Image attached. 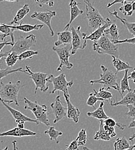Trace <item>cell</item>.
Here are the masks:
<instances>
[{
  "label": "cell",
  "instance_id": "2",
  "mask_svg": "<svg viewBox=\"0 0 135 150\" xmlns=\"http://www.w3.org/2000/svg\"><path fill=\"white\" fill-rule=\"evenodd\" d=\"M102 73L100 74V79L98 80H93L90 81L91 85L94 84H100L103 85V87L109 90L110 89H114L118 91V93L123 97V95L121 93L119 86L118 83V77L116 73L112 71H110L106 67L103 65H100Z\"/></svg>",
  "mask_w": 135,
  "mask_h": 150
},
{
  "label": "cell",
  "instance_id": "39",
  "mask_svg": "<svg viewBox=\"0 0 135 150\" xmlns=\"http://www.w3.org/2000/svg\"><path fill=\"white\" fill-rule=\"evenodd\" d=\"M36 4L39 7H43V5H48L50 7H53L54 5V0H35Z\"/></svg>",
  "mask_w": 135,
  "mask_h": 150
},
{
  "label": "cell",
  "instance_id": "26",
  "mask_svg": "<svg viewBox=\"0 0 135 150\" xmlns=\"http://www.w3.org/2000/svg\"><path fill=\"white\" fill-rule=\"evenodd\" d=\"M104 102H101L99 104V107L97 108L96 110H95L94 112H88L87 113V115L90 117H93L94 118H96L98 120H106L109 117L106 114V112L104 111Z\"/></svg>",
  "mask_w": 135,
  "mask_h": 150
},
{
  "label": "cell",
  "instance_id": "41",
  "mask_svg": "<svg viewBox=\"0 0 135 150\" xmlns=\"http://www.w3.org/2000/svg\"><path fill=\"white\" fill-rule=\"evenodd\" d=\"M67 148L65 150H79V146L76 140H73L69 145L66 146Z\"/></svg>",
  "mask_w": 135,
  "mask_h": 150
},
{
  "label": "cell",
  "instance_id": "20",
  "mask_svg": "<svg viewBox=\"0 0 135 150\" xmlns=\"http://www.w3.org/2000/svg\"><path fill=\"white\" fill-rule=\"evenodd\" d=\"M112 106L116 107L120 106L133 105L135 106V92L134 91H129L126 95L122 97V99L119 101H116L115 102H110Z\"/></svg>",
  "mask_w": 135,
  "mask_h": 150
},
{
  "label": "cell",
  "instance_id": "47",
  "mask_svg": "<svg viewBox=\"0 0 135 150\" xmlns=\"http://www.w3.org/2000/svg\"><path fill=\"white\" fill-rule=\"evenodd\" d=\"M9 35L8 34H0V41H4L6 38L9 37Z\"/></svg>",
  "mask_w": 135,
  "mask_h": 150
},
{
  "label": "cell",
  "instance_id": "44",
  "mask_svg": "<svg viewBox=\"0 0 135 150\" xmlns=\"http://www.w3.org/2000/svg\"><path fill=\"white\" fill-rule=\"evenodd\" d=\"M127 1H130L131 0H114L112 2H110V3H109V4H107V8H110L111 6H113L114 5H116L117 4H121L122 5L125 2Z\"/></svg>",
  "mask_w": 135,
  "mask_h": 150
},
{
  "label": "cell",
  "instance_id": "45",
  "mask_svg": "<svg viewBox=\"0 0 135 150\" xmlns=\"http://www.w3.org/2000/svg\"><path fill=\"white\" fill-rule=\"evenodd\" d=\"M128 79H131L135 84V69H134L133 71L129 75H128Z\"/></svg>",
  "mask_w": 135,
  "mask_h": 150
},
{
  "label": "cell",
  "instance_id": "27",
  "mask_svg": "<svg viewBox=\"0 0 135 150\" xmlns=\"http://www.w3.org/2000/svg\"><path fill=\"white\" fill-rule=\"evenodd\" d=\"M94 94L97 97L103 99L105 101H112L113 99V103L116 102V100L113 98V94L110 92L108 91V90L105 89L104 87H100L98 91L94 90Z\"/></svg>",
  "mask_w": 135,
  "mask_h": 150
},
{
  "label": "cell",
  "instance_id": "19",
  "mask_svg": "<svg viewBox=\"0 0 135 150\" xmlns=\"http://www.w3.org/2000/svg\"><path fill=\"white\" fill-rule=\"evenodd\" d=\"M58 39L54 42V46L59 47L71 44L72 42V32L71 31L64 30L61 32L57 33Z\"/></svg>",
  "mask_w": 135,
  "mask_h": 150
},
{
  "label": "cell",
  "instance_id": "48",
  "mask_svg": "<svg viewBox=\"0 0 135 150\" xmlns=\"http://www.w3.org/2000/svg\"><path fill=\"white\" fill-rule=\"evenodd\" d=\"M12 145H13V150H19L17 146V141L13 140L12 142Z\"/></svg>",
  "mask_w": 135,
  "mask_h": 150
},
{
  "label": "cell",
  "instance_id": "8",
  "mask_svg": "<svg viewBox=\"0 0 135 150\" xmlns=\"http://www.w3.org/2000/svg\"><path fill=\"white\" fill-rule=\"evenodd\" d=\"M72 32V50L71 55H75L78 50H84L87 46V40L86 38L87 36L86 33L81 31V26H78L76 28L74 27L71 28Z\"/></svg>",
  "mask_w": 135,
  "mask_h": 150
},
{
  "label": "cell",
  "instance_id": "5",
  "mask_svg": "<svg viewBox=\"0 0 135 150\" xmlns=\"http://www.w3.org/2000/svg\"><path fill=\"white\" fill-rule=\"evenodd\" d=\"M86 3V16L90 30L93 31L103 25L106 19L101 15L99 12L93 5V2L84 1Z\"/></svg>",
  "mask_w": 135,
  "mask_h": 150
},
{
  "label": "cell",
  "instance_id": "33",
  "mask_svg": "<svg viewBox=\"0 0 135 150\" xmlns=\"http://www.w3.org/2000/svg\"><path fill=\"white\" fill-rule=\"evenodd\" d=\"M132 1L129 2H125L122 6L119 8V11L124 15L126 16H131L133 13L134 11L132 10Z\"/></svg>",
  "mask_w": 135,
  "mask_h": 150
},
{
  "label": "cell",
  "instance_id": "37",
  "mask_svg": "<svg viewBox=\"0 0 135 150\" xmlns=\"http://www.w3.org/2000/svg\"><path fill=\"white\" fill-rule=\"evenodd\" d=\"M87 139V131L85 129H82L80 131L78 132L76 140L79 146H83L85 145L86 143Z\"/></svg>",
  "mask_w": 135,
  "mask_h": 150
},
{
  "label": "cell",
  "instance_id": "17",
  "mask_svg": "<svg viewBox=\"0 0 135 150\" xmlns=\"http://www.w3.org/2000/svg\"><path fill=\"white\" fill-rule=\"evenodd\" d=\"M81 5L79 3H77L75 0H71L69 2V7H70V20L68 23L65 26L64 30H69L71 27L72 22L80 15H82L84 13V11L78 8V5Z\"/></svg>",
  "mask_w": 135,
  "mask_h": 150
},
{
  "label": "cell",
  "instance_id": "36",
  "mask_svg": "<svg viewBox=\"0 0 135 150\" xmlns=\"http://www.w3.org/2000/svg\"><path fill=\"white\" fill-rule=\"evenodd\" d=\"M38 53V52L36 50H26L20 54L19 55V60L20 61H23L25 59H32L34 57L37 56Z\"/></svg>",
  "mask_w": 135,
  "mask_h": 150
},
{
  "label": "cell",
  "instance_id": "4",
  "mask_svg": "<svg viewBox=\"0 0 135 150\" xmlns=\"http://www.w3.org/2000/svg\"><path fill=\"white\" fill-rule=\"evenodd\" d=\"M22 100L24 103V109L33 112L39 124H43L46 126L50 125L47 108L45 105H40L37 101L33 102L26 97H24Z\"/></svg>",
  "mask_w": 135,
  "mask_h": 150
},
{
  "label": "cell",
  "instance_id": "32",
  "mask_svg": "<svg viewBox=\"0 0 135 150\" xmlns=\"http://www.w3.org/2000/svg\"><path fill=\"white\" fill-rule=\"evenodd\" d=\"M128 71H129V69H127L125 71L124 75L122 80H121V84H120L119 88H120L121 92L122 95L126 91H128V92L132 91L131 88H130V86L129 85V82H128V80H129L128 78Z\"/></svg>",
  "mask_w": 135,
  "mask_h": 150
},
{
  "label": "cell",
  "instance_id": "28",
  "mask_svg": "<svg viewBox=\"0 0 135 150\" xmlns=\"http://www.w3.org/2000/svg\"><path fill=\"white\" fill-rule=\"evenodd\" d=\"M130 146L131 145L125 137H118L114 142L115 150H125Z\"/></svg>",
  "mask_w": 135,
  "mask_h": 150
},
{
  "label": "cell",
  "instance_id": "31",
  "mask_svg": "<svg viewBox=\"0 0 135 150\" xmlns=\"http://www.w3.org/2000/svg\"><path fill=\"white\" fill-rule=\"evenodd\" d=\"M17 72L25 73V70H24L21 67H20L17 69H12V68L8 67L6 68H1L0 69V80H1L3 78L6 77L8 75Z\"/></svg>",
  "mask_w": 135,
  "mask_h": 150
},
{
  "label": "cell",
  "instance_id": "18",
  "mask_svg": "<svg viewBox=\"0 0 135 150\" xmlns=\"http://www.w3.org/2000/svg\"><path fill=\"white\" fill-rule=\"evenodd\" d=\"M112 23V21L109 18L106 19V21L103 25L98 28L95 31H93V33L87 36L86 39L87 40H90L93 42L96 41L102 37L104 34V31Z\"/></svg>",
  "mask_w": 135,
  "mask_h": 150
},
{
  "label": "cell",
  "instance_id": "42",
  "mask_svg": "<svg viewBox=\"0 0 135 150\" xmlns=\"http://www.w3.org/2000/svg\"><path fill=\"white\" fill-rule=\"evenodd\" d=\"M114 43L115 44H122V43H129V44H132V45H135V37L132 38H130V39H126L122 40H118L116 42H115Z\"/></svg>",
  "mask_w": 135,
  "mask_h": 150
},
{
  "label": "cell",
  "instance_id": "23",
  "mask_svg": "<svg viewBox=\"0 0 135 150\" xmlns=\"http://www.w3.org/2000/svg\"><path fill=\"white\" fill-rule=\"evenodd\" d=\"M104 34L113 43L119 40L120 35L116 23H112V24L104 31Z\"/></svg>",
  "mask_w": 135,
  "mask_h": 150
},
{
  "label": "cell",
  "instance_id": "21",
  "mask_svg": "<svg viewBox=\"0 0 135 150\" xmlns=\"http://www.w3.org/2000/svg\"><path fill=\"white\" fill-rule=\"evenodd\" d=\"M6 25L15 30H18L20 31L23 32L24 33H30L33 31L35 30H39L43 28V24H35V25H31V24H23L22 23L18 25H11L6 24Z\"/></svg>",
  "mask_w": 135,
  "mask_h": 150
},
{
  "label": "cell",
  "instance_id": "52",
  "mask_svg": "<svg viewBox=\"0 0 135 150\" xmlns=\"http://www.w3.org/2000/svg\"><path fill=\"white\" fill-rule=\"evenodd\" d=\"M3 1H8V2H19V0H0V2H3Z\"/></svg>",
  "mask_w": 135,
  "mask_h": 150
},
{
  "label": "cell",
  "instance_id": "1",
  "mask_svg": "<svg viewBox=\"0 0 135 150\" xmlns=\"http://www.w3.org/2000/svg\"><path fill=\"white\" fill-rule=\"evenodd\" d=\"M24 86L20 80L16 83L10 81L8 83L0 80V100L8 104L14 103L16 106H19L18 95L20 90Z\"/></svg>",
  "mask_w": 135,
  "mask_h": 150
},
{
  "label": "cell",
  "instance_id": "7",
  "mask_svg": "<svg viewBox=\"0 0 135 150\" xmlns=\"http://www.w3.org/2000/svg\"><path fill=\"white\" fill-rule=\"evenodd\" d=\"M24 74L28 75L34 81L35 85V95L37 94L38 90H40V91L43 93L47 92L49 90V82L47 81L49 75L43 72H34L31 71V67L28 65L25 66Z\"/></svg>",
  "mask_w": 135,
  "mask_h": 150
},
{
  "label": "cell",
  "instance_id": "49",
  "mask_svg": "<svg viewBox=\"0 0 135 150\" xmlns=\"http://www.w3.org/2000/svg\"><path fill=\"white\" fill-rule=\"evenodd\" d=\"M129 128H135V119L134 120H132V121L129 123L128 125Z\"/></svg>",
  "mask_w": 135,
  "mask_h": 150
},
{
  "label": "cell",
  "instance_id": "14",
  "mask_svg": "<svg viewBox=\"0 0 135 150\" xmlns=\"http://www.w3.org/2000/svg\"><path fill=\"white\" fill-rule=\"evenodd\" d=\"M0 102L2 103L4 106L12 114V117L15 120V121L17 124L19 122H29L35 123L38 125H39L38 121L36 119L34 120L30 117H28L27 116H26L25 115L23 114L21 112H20L19 110H18L16 109L12 108V107L9 106V105L5 103L4 102H3L1 100H0Z\"/></svg>",
  "mask_w": 135,
  "mask_h": 150
},
{
  "label": "cell",
  "instance_id": "15",
  "mask_svg": "<svg viewBox=\"0 0 135 150\" xmlns=\"http://www.w3.org/2000/svg\"><path fill=\"white\" fill-rule=\"evenodd\" d=\"M37 134V133L32 131L31 130L20 128L19 127H16L13 129H11L9 131L4 132L0 133L1 137H23L26 136H35Z\"/></svg>",
  "mask_w": 135,
  "mask_h": 150
},
{
  "label": "cell",
  "instance_id": "13",
  "mask_svg": "<svg viewBox=\"0 0 135 150\" xmlns=\"http://www.w3.org/2000/svg\"><path fill=\"white\" fill-rule=\"evenodd\" d=\"M50 108L55 117L53 121L54 124H57L66 116V107L64 106L59 95L56 97L54 102L50 104Z\"/></svg>",
  "mask_w": 135,
  "mask_h": 150
},
{
  "label": "cell",
  "instance_id": "11",
  "mask_svg": "<svg viewBox=\"0 0 135 150\" xmlns=\"http://www.w3.org/2000/svg\"><path fill=\"white\" fill-rule=\"evenodd\" d=\"M99 122V129L94 136V140L109 141L112 138L116 137L117 134L115 128L105 125L103 120H100Z\"/></svg>",
  "mask_w": 135,
  "mask_h": 150
},
{
  "label": "cell",
  "instance_id": "46",
  "mask_svg": "<svg viewBox=\"0 0 135 150\" xmlns=\"http://www.w3.org/2000/svg\"><path fill=\"white\" fill-rule=\"evenodd\" d=\"M9 52H2V53H0V64L2 63L3 62V59H5L8 54Z\"/></svg>",
  "mask_w": 135,
  "mask_h": 150
},
{
  "label": "cell",
  "instance_id": "50",
  "mask_svg": "<svg viewBox=\"0 0 135 150\" xmlns=\"http://www.w3.org/2000/svg\"><path fill=\"white\" fill-rule=\"evenodd\" d=\"M18 124V127L20 128H24V124H25V122H19L17 124Z\"/></svg>",
  "mask_w": 135,
  "mask_h": 150
},
{
  "label": "cell",
  "instance_id": "30",
  "mask_svg": "<svg viewBox=\"0 0 135 150\" xmlns=\"http://www.w3.org/2000/svg\"><path fill=\"white\" fill-rule=\"evenodd\" d=\"M19 61V55L15 52H9L5 61L8 68H12Z\"/></svg>",
  "mask_w": 135,
  "mask_h": 150
},
{
  "label": "cell",
  "instance_id": "58",
  "mask_svg": "<svg viewBox=\"0 0 135 150\" xmlns=\"http://www.w3.org/2000/svg\"><path fill=\"white\" fill-rule=\"evenodd\" d=\"M134 92H135V89H134Z\"/></svg>",
  "mask_w": 135,
  "mask_h": 150
},
{
  "label": "cell",
  "instance_id": "24",
  "mask_svg": "<svg viewBox=\"0 0 135 150\" xmlns=\"http://www.w3.org/2000/svg\"><path fill=\"white\" fill-rule=\"evenodd\" d=\"M109 13L111 16L115 17L117 20L121 21L124 25L128 29V31L130 34H131L134 37H135V23H131L129 22L127 20L124 18H122L118 16L117 12L115 10L113 12L109 11Z\"/></svg>",
  "mask_w": 135,
  "mask_h": 150
},
{
  "label": "cell",
  "instance_id": "22",
  "mask_svg": "<svg viewBox=\"0 0 135 150\" xmlns=\"http://www.w3.org/2000/svg\"><path fill=\"white\" fill-rule=\"evenodd\" d=\"M30 12V8L28 4L24 5L17 12L16 15L13 18L12 21H11V24H18L23 23V20L24 18L28 15L29 12Z\"/></svg>",
  "mask_w": 135,
  "mask_h": 150
},
{
  "label": "cell",
  "instance_id": "29",
  "mask_svg": "<svg viewBox=\"0 0 135 150\" xmlns=\"http://www.w3.org/2000/svg\"><path fill=\"white\" fill-rule=\"evenodd\" d=\"M45 134H47L51 141H55L56 144H59V140L58 138L59 136H62L63 133L62 132L57 130L54 127H50L48 129L45 131Z\"/></svg>",
  "mask_w": 135,
  "mask_h": 150
},
{
  "label": "cell",
  "instance_id": "43",
  "mask_svg": "<svg viewBox=\"0 0 135 150\" xmlns=\"http://www.w3.org/2000/svg\"><path fill=\"white\" fill-rule=\"evenodd\" d=\"M14 45L13 43H12V42H6V39H5L4 40V42H0V53H2L3 51V49L6 46H8L10 45L11 46H13Z\"/></svg>",
  "mask_w": 135,
  "mask_h": 150
},
{
  "label": "cell",
  "instance_id": "3",
  "mask_svg": "<svg viewBox=\"0 0 135 150\" xmlns=\"http://www.w3.org/2000/svg\"><path fill=\"white\" fill-rule=\"evenodd\" d=\"M93 50L100 55H109L117 58L119 56L118 45L112 42L105 34L98 40L93 42Z\"/></svg>",
  "mask_w": 135,
  "mask_h": 150
},
{
  "label": "cell",
  "instance_id": "53",
  "mask_svg": "<svg viewBox=\"0 0 135 150\" xmlns=\"http://www.w3.org/2000/svg\"><path fill=\"white\" fill-rule=\"evenodd\" d=\"M132 7L134 12H135V1H132Z\"/></svg>",
  "mask_w": 135,
  "mask_h": 150
},
{
  "label": "cell",
  "instance_id": "16",
  "mask_svg": "<svg viewBox=\"0 0 135 150\" xmlns=\"http://www.w3.org/2000/svg\"><path fill=\"white\" fill-rule=\"evenodd\" d=\"M64 97L66 103V117L69 119L72 120L74 122L77 123L79 121L80 112L79 109L75 106L70 100V95L64 94Z\"/></svg>",
  "mask_w": 135,
  "mask_h": 150
},
{
  "label": "cell",
  "instance_id": "34",
  "mask_svg": "<svg viewBox=\"0 0 135 150\" xmlns=\"http://www.w3.org/2000/svg\"><path fill=\"white\" fill-rule=\"evenodd\" d=\"M104 124L110 127H113L115 128L116 127H117L120 130H124L125 128L126 127V125L124 124H121L119 122H117L116 120L112 118L108 117L107 119L103 120Z\"/></svg>",
  "mask_w": 135,
  "mask_h": 150
},
{
  "label": "cell",
  "instance_id": "54",
  "mask_svg": "<svg viewBox=\"0 0 135 150\" xmlns=\"http://www.w3.org/2000/svg\"><path fill=\"white\" fill-rule=\"evenodd\" d=\"M135 149V144H133L132 146H130V147L129 148H128V149H127V150H134V149Z\"/></svg>",
  "mask_w": 135,
  "mask_h": 150
},
{
  "label": "cell",
  "instance_id": "57",
  "mask_svg": "<svg viewBox=\"0 0 135 150\" xmlns=\"http://www.w3.org/2000/svg\"><path fill=\"white\" fill-rule=\"evenodd\" d=\"M87 1H88V2H91V0H86Z\"/></svg>",
  "mask_w": 135,
  "mask_h": 150
},
{
  "label": "cell",
  "instance_id": "10",
  "mask_svg": "<svg viewBox=\"0 0 135 150\" xmlns=\"http://www.w3.org/2000/svg\"><path fill=\"white\" fill-rule=\"evenodd\" d=\"M37 37L34 34H30L25 37L21 36L15 42L9 52H13L19 55L21 53L30 50L31 47L34 46L37 43Z\"/></svg>",
  "mask_w": 135,
  "mask_h": 150
},
{
  "label": "cell",
  "instance_id": "59",
  "mask_svg": "<svg viewBox=\"0 0 135 150\" xmlns=\"http://www.w3.org/2000/svg\"><path fill=\"white\" fill-rule=\"evenodd\" d=\"M0 34H2V33H1V32H0Z\"/></svg>",
  "mask_w": 135,
  "mask_h": 150
},
{
  "label": "cell",
  "instance_id": "51",
  "mask_svg": "<svg viewBox=\"0 0 135 150\" xmlns=\"http://www.w3.org/2000/svg\"><path fill=\"white\" fill-rule=\"evenodd\" d=\"M134 139H135V133L133 134L132 135V136H131L129 139V140L131 141V142H133L134 140Z\"/></svg>",
  "mask_w": 135,
  "mask_h": 150
},
{
  "label": "cell",
  "instance_id": "35",
  "mask_svg": "<svg viewBox=\"0 0 135 150\" xmlns=\"http://www.w3.org/2000/svg\"><path fill=\"white\" fill-rule=\"evenodd\" d=\"M15 30L8 27L6 25V23L4 24H1L0 23V32L2 34H8L11 37V42L13 43H15V37H14V31Z\"/></svg>",
  "mask_w": 135,
  "mask_h": 150
},
{
  "label": "cell",
  "instance_id": "6",
  "mask_svg": "<svg viewBox=\"0 0 135 150\" xmlns=\"http://www.w3.org/2000/svg\"><path fill=\"white\" fill-rule=\"evenodd\" d=\"M47 81L52 83L53 86V90L50 93V94H55L57 91H61L64 94L69 95L68 88L72 87L74 85V81L72 80L68 81L66 79V75L62 72L58 76L55 77L54 75L50 74L48 76Z\"/></svg>",
  "mask_w": 135,
  "mask_h": 150
},
{
  "label": "cell",
  "instance_id": "38",
  "mask_svg": "<svg viewBox=\"0 0 135 150\" xmlns=\"http://www.w3.org/2000/svg\"><path fill=\"white\" fill-rule=\"evenodd\" d=\"M98 100L101 101V102H106L104 99L97 97L94 95V93H91V94H90V95H89V97H88V99L87 100L86 103H87V105L88 106L95 108V104L97 103V102Z\"/></svg>",
  "mask_w": 135,
  "mask_h": 150
},
{
  "label": "cell",
  "instance_id": "9",
  "mask_svg": "<svg viewBox=\"0 0 135 150\" xmlns=\"http://www.w3.org/2000/svg\"><path fill=\"white\" fill-rule=\"evenodd\" d=\"M52 50L57 53L59 60V65L57 69V71H62L63 67H65L67 69L69 70L73 68L74 64L69 62V58L72 56L71 53L72 50L71 44L62 47L53 46Z\"/></svg>",
  "mask_w": 135,
  "mask_h": 150
},
{
  "label": "cell",
  "instance_id": "55",
  "mask_svg": "<svg viewBox=\"0 0 135 150\" xmlns=\"http://www.w3.org/2000/svg\"><path fill=\"white\" fill-rule=\"evenodd\" d=\"M83 150H91V149H89V148H88L87 147H84L83 148Z\"/></svg>",
  "mask_w": 135,
  "mask_h": 150
},
{
  "label": "cell",
  "instance_id": "12",
  "mask_svg": "<svg viewBox=\"0 0 135 150\" xmlns=\"http://www.w3.org/2000/svg\"><path fill=\"white\" fill-rule=\"evenodd\" d=\"M56 15L57 13L56 11L47 10L45 12H34L31 15V18L32 19H37L46 25L50 31L51 37H53L54 36V32L52 27L51 22L52 18Z\"/></svg>",
  "mask_w": 135,
  "mask_h": 150
},
{
  "label": "cell",
  "instance_id": "40",
  "mask_svg": "<svg viewBox=\"0 0 135 150\" xmlns=\"http://www.w3.org/2000/svg\"><path fill=\"white\" fill-rule=\"evenodd\" d=\"M127 107L128 109V111L125 113V115L127 116L131 120L135 119V106L133 105H127Z\"/></svg>",
  "mask_w": 135,
  "mask_h": 150
},
{
  "label": "cell",
  "instance_id": "25",
  "mask_svg": "<svg viewBox=\"0 0 135 150\" xmlns=\"http://www.w3.org/2000/svg\"><path fill=\"white\" fill-rule=\"evenodd\" d=\"M113 58L112 63L116 69V74H117L118 72L121 71H125L127 69H134L130 65V64L127 62H124L120 59L119 58L112 57Z\"/></svg>",
  "mask_w": 135,
  "mask_h": 150
},
{
  "label": "cell",
  "instance_id": "56",
  "mask_svg": "<svg viewBox=\"0 0 135 150\" xmlns=\"http://www.w3.org/2000/svg\"><path fill=\"white\" fill-rule=\"evenodd\" d=\"M9 150V148H8V147L7 146V147H6L5 148H4V149H2V150Z\"/></svg>",
  "mask_w": 135,
  "mask_h": 150
}]
</instances>
